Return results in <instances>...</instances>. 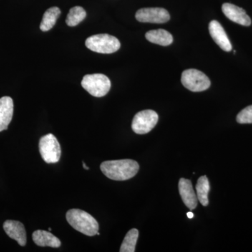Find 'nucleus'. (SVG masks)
Segmentation results:
<instances>
[{
    "instance_id": "1",
    "label": "nucleus",
    "mask_w": 252,
    "mask_h": 252,
    "mask_svg": "<svg viewBox=\"0 0 252 252\" xmlns=\"http://www.w3.org/2000/svg\"><path fill=\"white\" fill-rule=\"evenodd\" d=\"M100 169L102 173L110 180L125 181L137 175L140 165L135 160L123 159L104 161L101 164Z\"/></svg>"
},
{
    "instance_id": "2",
    "label": "nucleus",
    "mask_w": 252,
    "mask_h": 252,
    "mask_svg": "<svg viewBox=\"0 0 252 252\" xmlns=\"http://www.w3.org/2000/svg\"><path fill=\"white\" fill-rule=\"evenodd\" d=\"M66 219L69 225L77 231L88 236L97 235L99 224L90 214L79 209H72L66 214Z\"/></svg>"
},
{
    "instance_id": "3",
    "label": "nucleus",
    "mask_w": 252,
    "mask_h": 252,
    "mask_svg": "<svg viewBox=\"0 0 252 252\" xmlns=\"http://www.w3.org/2000/svg\"><path fill=\"white\" fill-rule=\"evenodd\" d=\"M86 47L99 54H110L120 49L121 43L117 37L108 34H99L88 38Z\"/></svg>"
},
{
    "instance_id": "4",
    "label": "nucleus",
    "mask_w": 252,
    "mask_h": 252,
    "mask_svg": "<svg viewBox=\"0 0 252 252\" xmlns=\"http://www.w3.org/2000/svg\"><path fill=\"white\" fill-rule=\"evenodd\" d=\"M81 86L91 95L101 97L108 94L111 89V81L104 74H87L83 78Z\"/></svg>"
},
{
    "instance_id": "5",
    "label": "nucleus",
    "mask_w": 252,
    "mask_h": 252,
    "mask_svg": "<svg viewBox=\"0 0 252 252\" xmlns=\"http://www.w3.org/2000/svg\"><path fill=\"white\" fill-rule=\"evenodd\" d=\"M181 81L186 89L192 92H202L211 85L210 79L201 71L195 69L184 71Z\"/></svg>"
},
{
    "instance_id": "6",
    "label": "nucleus",
    "mask_w": 252,
    "mask_h": 252,
    "mask_svg": "<svg viewBox=\"0 0 252 252\" xmlns=\"http://www.w3.org/2000/svg\"><path fill=\"white\" fill-rule=\"evenodd\" d=\"M39 152L43 160L47 163L59 162L61 157V145L53 134L43 136L39 140Z\"/></svg>"
},
{
    "instance_id": "7",
    "label": "nucleus",
    "mask_w": 252,
    "mask_h": 252,
    "mask_svg": "<svg viewBox=\"0 0 252 252\" xmlns=\"http://www.w3.org/2000/svg\"><path fill=\"white\" fill-rule=\"evenodd\" d=\"M158 115L152 109L141 111L136 114L132 123V129L135 133L144 135L148 133L157 126Z\"/></svg>"
},
{
    "instance_id": "8",
    "label": "nucleus",
    "mask_w": 252,
    "mask_h": 252,
    "mask_svg": "<svg viewBox=\"0 0 252 252\" xmlns=\"http://www.w3.org/2000/svg\"><path fill=\"white\" fill-rule=\"evenodd\" d=\"M135 18L142 23H165L170 21V16L162 8H143L137 11Z\"/></svg>"
},
{
    "instance_id": "9",
    "label": "nucleus",
    "mask_w": 252,
    "mask_h": 252,
    "mask_svg": "<svg viewBox=\"0 0 252 252\" xmlns=\"http://www.w3.org/2000/svg\"><path fill=\"white\" fill-rule=\"evenodd\" d=\"M222 11L233 22L244 26H250L251 25V18L247 14L246 11L234 4L225 3L222 5Z\"/></svg>"
},
{
    "instance_id": "10",
    "label": "nucleus",
    "mask_w": 252,
    "mask_h": 252,
    "mask_svg": "<svg viewBox=\"0 0 252 252\" xmlns=\"http://www.w3.org/2000/svg\"><path fill=\"white\" fill-rule=\"evenodd\" d=\"M5 233L10 238L17 241L21 246H25L27 243L26 228L24 225L18 220H6L3 225Z\"/></svg>"
},
{
    "instance_id": "11",
    "label": "nucleus",
    "mask_w": 252,
    "mask_h": 252,
    "mask_svg": "<svg viewBox=\"0 0 252 252\" xmlns=\"http://www.w3.org/2000/svg\"><path fill=\"white\" fill-rule=\"evenodd\" d=\"M209 32L212 39L217 43L220 49L226 52L232 50V45L226 33L218 21H212L209 24Z\"/></svg>"
},
{
    "instance_id": "12",
    "label": "nucleus",
    "mask_w": 252,
    "mask_h": 252,
    "mask_svg": "<svg viewBox=\"0 0 252 252\" xmlns=\"http://www.w3.org/2000/svg\"><path fill=\"white\" fill-rule=\"evenodd\" d=\"M179 191L186 206L190 210H194L198 205V197L194 192L193 186L190 180L181 178L179 182Z\"/></svg>"
},
{
    "instance_id": "13",
    "label": "nucleus",
    "mask_w": 252,
    "mask_h": 252,
    "mask_svg": "<svg viewBox=\"0 0 252 252\" xmlns=\"http://www.w3.org/2000/svg\"><path fill=\"white\" fill-rule=\"evenodd\" d=\"M14 102L8 96L0 98V132L6 130L12 120Z\"/></svg>"
},
{
    "instance_id": "14",
    "label": "nucleus",
    "mask_w": 252,
    "mask_h": 252,
    "mask_svg": "<svg viewBox=\"0 0 252 252\" xmlns=\"http://www.w3.org/2000/svg\"><path fill=\"white\" fill-rule=\"evenodd\" d=\"M32 240L39 247L59 248L61 246V240L52 233L46 230H35L32 233Z\"/></svg>"
},
{
    "instance_id": "15",
    "label": "nucleus",
    "mask_w": 252,
    "mask_h": 252,
    "mask_svg": "<svg viewBox=\"0 0 252 252\" xmlns=\"http://www.w3.org/2000/svg\"><path fill=\"white\" fill-rule=\"evenodd\" d=\"M145 37L150 42L160 46H169L173 42L172 34L163 29L154 30L147 32Z\"/></svg>"
},
{
    "instance_id": "16",
    "label": "nucleus",
    "mask_w": 252,
    "mask_h": 252,
    "mask_svg": "<svg viewBox=\"0 0 252 252\" xmlns=\"http://www.w3.org/2000/svg\"><path fill=\"white\" fill-rule=\"evenodd\" d=\"M61 14V9L59 7H56V6H54V7L46 10L41 22V31L46 32L52 29Z\"/></svg>"
},
{
    "instance_id": "17",
    "label": "nucleus",
    "mask_w": 252,
    "mask_h": 252,
    "mask_svg": "<svg viewBox=\"0 0 252 252\" xmlns=\"http://www.w3.org/2000/svg\"><path fill=\"white\" fill-rule=\"evenodd\" d=\"M210 182L206 176H202L198 179L196 185L197 197L200 203L203 206H207L209 204L208 193L210 191Z\"/></svg>"
},
{
    "instance_id": "18",
    "label": "nucleus",
    "mask_w": 252,
    "mask_h": 252,
    "mask_svg": "<svg viewBox=\"0 0 252 252\" xmlns=\"http://www.w3.org/2000/svg\"><path fill=\"white\" fill-rule=\"evenodd\" d=\"M86 17L85 9L81 6H74L70 9L66 18V23L68 26L74 27L82 22Z\"/></svg>"
},
{
    "instance_id": "19",
    "label": "nucleus",
    "mask_w": 252,
    "mask_h": 252,
    "mask_svg": "<svg viewBox=\"0 0 252 252\" xmlns=\"http://www.w3.org/2000/svg\"><path fill=\"white\" fill-rule=\"evenodd\" d=\"M139 231L136 228H132L127 232L122 246H121V252H135V246L138 239Z\"/></svg>"
},
{
    "instance_id": "20",
    "label": "nucleus",
    "mask_w": 252,
    "mask_h": 252,
    "mask_svg": "<svg viewBox=\"0 0 252 252\" xmlns=\"http://www.w3.org/2000/svg\"><path fill=\"white\" fill-rule=\"evenodd\" d=\"M236 120L239 124H252V105L247 107L239 113Z\"/></svg>"
},
{
    "instance_id": "21",
    "label": "nucleus",
    "mask_w": 252,
    "mask_h": 252,
    "mask_svg": "<svg viewBox=\"0 0 252 252\" xmlns=\"http://www.w3.org/2000/svg\"><path fill=\"white\" fill-rule=\"evenodd\" d=\"M187 216H188L189 219H192L193 217V212H189L187 213Z\"/></svg>"
},
{
    "instance_id": "22",
    "label": "nucleus",
    "mask_w": 252,
    "mask_h": 252,
    "mask_svg": "<svg viewBox=\"0 0 252 252\" xmlns=\"http://www.w3.org/2000/svg\"><path fill=\"white\" fill-rule=\"evenodd\" d=\"M83 167H84V168L86 169V170H89V167L86 165L85 162H84V161H83Z\"/></svg>"
},
{
    "instance_id": "23",
    "label": "nucleus",
    "mask_w": 252,
    "mask_h": 252,
    "mask_svg": "<svg viewBox=\"0 0 252 252\" xmlns=\"http://www.w3.org/2000/svg\"><path fill=\"white\" fill-rule=\"evenodd\" d=\"M49 231H51V228H49Z\"/></svg>"
}]
</instances>
